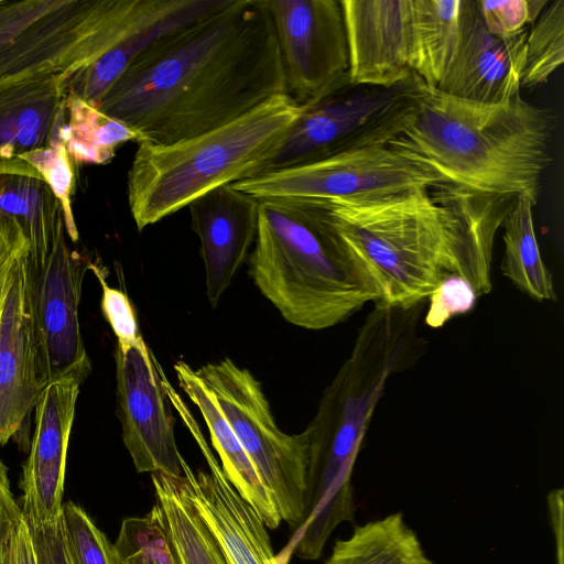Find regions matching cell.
Returning a JSON list of instances; mask_svg holds the SVG:
<instances>
[{"label":"cell","mask_w":564,"mask_h":564,"mask_svg":"<svg viewBox=\"0 0 564 564\" xmlns=\"http://www.w3.org/2000/svg\"><path fill=\"white\" fill-rule=\"evenodd\" d=\"M288 95L265 0H220L145 46L97 105L139 142L170 144Z\"/></svg>","instance_id":"6da1fadb"},{"label":"cell","mask_w":564,"mask_h":564,"mask_svg":"<svg viewBox=\"0 0 564 564\" xmlns=\"http://www.w3.org/2000/svg\"><path fill=\"white\" fill-rule=\"evenodd\" d=\"M553 120L521 94L498 104L460 99L422 83L388 143L434 170L446 184L538 203L551 162Z\"/></svg>","instance_id":"7a4b0ae2"},{"label":"cell","mask_w":564,"mask_h":564,"mask_svg":"<svg viewBox=\"0 0 564 564\" xmlns=\"http://www.w3.org/2000/svg\"><path fill=\"white\" fill-rule=\"evenodd\" d=\"M477 194L440 184L318 202L373 279L380 291L378 303L411 308L427 302L453 275Z\"/></svg>","instance_id":"3957f363"},{"label":"cell","mask_w":564,"mask_h":564,"mask_svg":"<svg viewBox=\"0 0 564 564\" xmlns=\"http://www.w3.org/2000/svg\"><path fill=\"white\" fill-rule=\"evenodd\" d=\"M249 273L282 317L305 329L333 327L380 301L316 199H260Z\"/></svg>","instance_id":"277c9868"},{"label":"cell","mask_w":564,"mask_h":564,"mask_svg":"<svg viewBox=\"0 0 564 564\" xmlns=\"http://www.w3.org/2000/svg\"><path fill=\"white\" fill-rule=\"evenodd\" d=\"M304 107L289 95L199 135L170 144L138 142L127 182L139 231L225 185L269 170Z\"/></svg>","instance_id":"5b68a950"},{"label":"cell","mask_w":564,"mask_h":564,"mask_svg":"<svg viewBox=\"0 0 564 564\" xmlns=\"http://www.w3.org/2000/svg\"><path fill=\"white\" fill-rule=\"evenodd\" d=\"M158 31L149 0H0V86L56 78L73 88L100 57L134 58Z\"/></svg>","instance_id":"8992f818"},{"label":"cell","mask_w":564,"mask_h":564,"mask_svg":"<svg viewBox=\"0 0 564 564\" xmlns=\"http://www.w3.org/2000/svg\"><path fill=\"white\" fill-rule=\"evenodd\" d=\"M196 371L268 490L282 521L294 529L304 512L308 436L280 430L261 383L224 358Z\"/></svg>","instance_id":"52a82bcc"},{"label":"cell","mask_w":564,"mask_h":564,"mask_svg":"<svg viewBox=\"0 0 564 564\" xmlns=\"http://www.w3.org/2000/svg\"><path fill=\"white\" fill-rule=\"evenodd\" d=\"M445 181L413 155L389 143L338 152L289 167L268 170L231 186L259 199L328 200L433 188Z\"/></svg>","instance_id":"ba28073f"},{"label":"cell","mask_w":564,"mask_h":564,"mask_svg":"<svg viewBox=\"0 0 564 564\" xmlns=\"http://www.w3.org/2000/svg\"><path fill=\"white\" fill-rule=\"evenodd\" d=\"M422 83L414 74L390 88L347 85L304 107L269 170L388 143L399 133Z\"/></svg>","instance_id":"9c48e42d"},{"label":"cell","mask_w":564,"mask_h":564,"mask_svg":"<svg viewBox=\"0 0 564 564\" xmlns=\"http://www.w3.org/2000/svg\"><path fill=\"white\" fill-rule=\"evenodd\" d=\"M265 2L292 99L306 107L349 85L340 0Z\"/></svg>","instance_id":"30bf717a"},{"label":"cell","mask_w":564,"mask_h":564,"mask_svg":"<svg viewBox=\"0 0 564 564\" xmlns=\"http://www.w3.org/2000/svg\"><path fill=\"white\" fill-rule=\"evenodd\" d=\"M65 234L63 226L41 269L34 271L29 263L31 314L42 388L63 378L83 382L90 370L78 316L88 261L69 248Z\"/></svg>","instance_id":"8fae6325"},{"label":"cell","mask_w":564,"mask_h":564,"mask_svg":"<svg viewBox=\"0 0 564 564\" xmlns=\"http://www.w3.org/2000/svg\"><path fill=\"white\" fill-rule=\"evenodd\" d=\"M118 416L122 441L138 473L182 476L174 419L161 367L142 336L115 350Z\"/></svg>","instance_id":"7c38bea8"},{"label":"cell","mask_w":564,"mask_h":564,"mask_svg":"<svg viewBox=\"0 0 564 564\" xmlns=\"http://www.w3.org/2000/svg\"><path fill=\"white\" fill-rule=\"evenodd\" d=\"M169 399L184 420L206 459L208 471H194L182 458L188 495L228 564H280L268 528L256 509L226 478L204 435L177 392Z\"/></svg>","instance_id":"4fadbf2b"},{"label":"cell","mask_w":564,"mask_h":564,"mask_svg":"<svg viewBox=\"0 0 564 564\" xmlns=\"http://www.w3.org/2000/svg\"><path fill=\"white\" fill-rule=\"evenodd\" d=\"M80 384L75 378L50 382L34 408V433L20 482L22 512L30 524L52 522L63 514L66 455Z\"/></svg>","instance_id":"5bb4252c"},{"label":"cell","mask_w":564,"mask_h":564,"mask_svg":"<svg viewBox=\"0 0 564 564\" xmlns=\"http://www.w3.org/2000/svg\"><path fill=\"white\" fill-rule=\"evenodd\" d=\"M348 46V84L390 88L413 77L410 0H340Z\"/></svg>","instance_id":"9a60e30c"},{"label":"cell","mask_w":564,"mask_h":564,"mask_svg":"<svg viewBox=\"0 0 564 564\" xmlns=\"http://www.w3.org/2000/svg\"><path fill=\"white\" fill-rule=\"evenodd\" d=\"M42 389L28 253L15 267L0 314V445L24 426Z\"/></svg>","instance_id":"2e32d148"},{"label":"cell","mask_w":564,"mask_h":564,"mask_svg":"<svg viewBox=\"0 0 564 564\" xmlns=\"http://www.w3.org/2000/svg\"><path fill=\"white\" fill-rule=\"evenodd\" d=\"M528 29L510 36L490 33L476 0H465L463 30L452 66L437 88L451 96L485 104L520 94Z\"/></svg>","instance_id":"e0dca14e"},{"label":"cell","mask_w":564,"mask_h":564,"mask_svg":"<svg viewBox=\"0 0 564 564\" xmlns=\"http://www.w3.org/2000/svg\"><path fill=\"white\" fill-rule=\"evenodd\" d=\"M188 207L192 229L200 240L207 299L216 306L256 240L260 199L225 185Z\"/></svg>","instance_id":"ac0fdd59"},{"label":"cell","mask_w":564,"mask_h":564,"mask_svg":"<svg viewBox=\"0 0 564 564\" xmlns=\"http://www.w3.org/2000/svg\"><path fill=\"white\" fill-rule=\"evenodd\" d=\"M70 91L69 84L54 78L0 86V175L42 178L19 155L61 141Z\"/></svg>","instance_id":"d6986e66"},{"label":"cell","mask_w":564,"mask_h":564,"mask_svg":"<svg viewBox=\"0 0 564 564\" xmlns=\"http://www.w3.org/2000/svg\"><path fill=\"white\" fill-rule=\"evenodd\" d=\"M174 370L180 388L203 415L226 478L256 509L267 528L276 529L282 521L281 517L214 398L187 362L177 360Z\"/></svg>","instance_id":"ffe728a7"},{"label":"cell","mask_w":564,"mask_h":564,"mask_svg":"<svg viewBox=\"0 0 564 564\" xmlns=\"http://www.w3.org/2000/svg\"><path fill=\"white\" fill-rule=\"evenodd\" d=\"M465 0H410V67L438 88L460 42Z\"/></svg>","instance_id":"44dd1931"},{"label":"cell","mask_w":564,"mask_h":564,"mask_svg":"<svg viewBox=\"0 0 564 564\" xmlns=\"http://www.w3.org/2000/svg\"><path fill=\"white\" fill-rule=\"evenodd\" d=\"M155 502L150 510L162 524L181 564H228L196 510L182 476L152 473Z\"/></svg>","instance_id":"7402d4cb"},{"label":"cell","mask_w":564,"mask_h":564,"mask_svg":"<svg viewBox=\"0 0 564 564\" xmlns=\"http://www.w3.org/2000/svg\"><path fill=\"white\" fill-rule=\"evenodd\" d=\"M0 215L21 224L30 242V267L41 269L65 226L62 206L50 187L37 177L0 175Z\"/></svg>","instance_id":"603a6c76"},{"label":"cell","mask_w":564,"mask_h":564,"mask_svg":"<svg viewBox=\"0 0 564 564\" xmlns=\"http://www.w3.org/2000/svg\"><path fill=\"white\" fill-rule=\"evenodd\" d=\"M324 564H433L402 512L355 527Z\"/></svg>","instance_id":"cb8c5ba5"},{"label":"cell","mask_w":564,"mask_h":564,"mask_svg":"<svg viewBox=\"0 0 564 564\" xmlns=\"http://www.w3.org/2000/svg\"><path fill=\"white\" fill-rule=\"evenodd\" d=\"M534 206L529 197L518 196L503 220L501 273L532 300L555 301L553 278L541 256L534 230Z\"/></svg>","instance_id":"d4e9b609"},{"label":"cell","mask_w":564,"mask_h":564,"mask_svg":"<svg viewBox=\"0 0 564 564\" xmlns=\"http://www.w3.org/2000/svg\"><path fill=\"white\" fill-rule=\"evenodd\" d=\"M59 139L75 164H105L116 149L139 135L126 123L115 119L69 93Z\"/></svg>","instance_id":"484cf974"},{"label":"cell","mask_w":564,"mask_h":564,"mask_svg":"<svg viewBox=\"0 0 564 564\" xmlns=\"http://www.w3.org/2000/svg\"><path fill=\"white\" fill-rule=\"evenodd\" d=\"M563 62L564 0H552L529 26L521 88L545 84Z\"/></svg>","instance_id":"4316f807"},{"label":"cell","mask_w":564,"mask_h":564,"mask_svg":"<svg viewBox=\"0 0 564 564\" xmlns=\"http://www.w3.org/2000/svg\"><path fill=\"white\" fill-rule=\"evenodd\" d=\"M31 165L50 187L62 206L66 234L72 241L78 240V230L72 209L74 191L73 161L65 145L57 141L48 147L35 149L19 155Z\"/></svg>","instance_id":"83f0119b"},{"label":"cell","mask_w":564,"mask_h":564,"mask_svg":"<svg viewBox=\"0 0 564 564\" xmlns=\"http://www.w3.org/2000/svg\"><path fill=\"white\" fill-rule=\"evenodd\" d=\"M63 524L73 564H120L113 544L82 507L64 503Z\"/></svg>","instance_id":"f1b7e54d"},{"label":"cell","mask_w":564,"mask_h":564,"mask_svg":"<svg viewBox=\"0 0 564 564\" xmlns=\"http://www.w3.org/2000/svg\"><path fill=\"white\" fill-rule=\"evenodd\" d=\"M487 30L499 36H510L528 29L549 0H476Z\"/></svg>","instance_id":"f546056e"},{"label":"cell","mask_w":564,"mask_h":564,"mask_svg":"<svg viewBox=\"0 0 564 564\" xmlns=\"http://www.w3.org/2000/svg\"><path fill=\"white\" fill-rule=\"evenodd\" d=\"M101 285V311L117 337V346L124 348L137 341L141 336L135 311L128 295L120 289L109 286L104 270L88 262Z\"/></svg>","instance_id":"4dcf8cb0"},{"label":"cell","mask_w":564,"mask_h":564,"mask_svg":"<svg viewBox=\"0 0 564 564\" xmlns=\"http://www.w3.org/2000/svg\"><path fill=\"white\" fill-rule=\"evenodd\" d=\"M476 299L473 290L463 280L447 278L427 300L425 322L431 327H440L453 316L468 312Z\"/></svg>","instance_id":"1f68e13d"},{"label":"cell","mask_w":564,"mask_h":564,"mask_svg":"<svg viewBox=\"0 0 564 564\" xmlns=\"http://www.w3.org/2000/svg\"><path fill=\"white\" fill-rule=\"evenodd\" d=\"M30 252L23 227L14 218L0 215V314L19 260Z\"/></svg>","instance_id":"d6a6232c"},{"label":"cell","mask_w":564,"mask_h":564,"mask_svg":"<svg viewBox=\"0 0 564 564\" xmlns=\"http://www.w3.org/2000/svg\"><path fill=\"white\" fill-rule=\"evenodd\" d=\"M28 524L33 536L39 564H73L66 543L63 514L52 522Z\"/></svg>","instance_id":"836d02e7"},{"label":"cell","mask_w":564,"mask_h":564,"mask_svg":"<svg viewBox=\"0 0 564 564\" xmlns=\"http://www.w3.org/2000/svg\"><path fill=\"white\" fill-rule=\"evenodd\" d=\"M0 564H39L33 536L24 517L0 546Z\"/></svg>","instance_id":"e575fe53"},{"label":"cell","mask_w":564,"mask_h":564,"mask_svg":"<svg viewBox=\"0 0 564 564\" xmlns=\"http://www.w3.org/2000/svg\"><path fill=\"white\" fill-rule=\"evenodd\" d=\"M22 518V508L11 491L8 468L0 459V546Z\"/></svg>","instance_id":"d590c367"},{"label":"cell","mask_w":564,"mask_h":564,"mask_svg":"<svg viewBox=\"0 0 564 564\" xmlns=\"http://www.w3.org/2000/svg\"><path fill=\"white\" fill-rule=\"evenodd\" d=\"M547 509L555 540L556 564H563V489L549 492Z\"/></svg>","instance_id":"8d00e7d4"}]
</instances>
